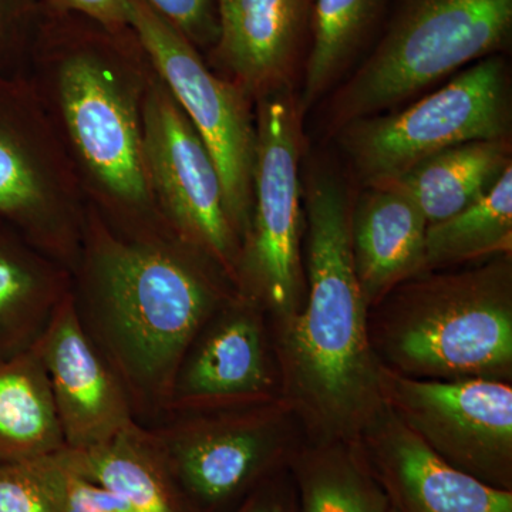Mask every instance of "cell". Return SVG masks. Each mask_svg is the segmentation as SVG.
<instances>
[{"label":"cell","mask_w":512,"mask_h":512,"mask_svg":"<svg viewBox=\"0 0 512 512\" xmlns=\"http://www.w3.org/2000/svg\"><path fill=\"white\" fill-rule=\"evenodd\" d=\"M306 296L301 311L271 325L282 394L306 441L359 439L382 412L380 363L350 248L348 187L326 168L306 178Z\"/></svg>","instance_id":"cell-1"},{"label":"cell","mask_w":512,"mask_h":512,"mask_svg":"<svg viewBox=\"0 0 512 512\" xmlns=\"http://www.w3.org/2000/svg\"><path fill=\"white\" fill-rule=\"evenodd\" d=\"M225 281L198 249L101 239L90 261L89 323L128 396L167 407L191 343L238 293Z\"/></svg>","instance_id":"cell-2"},{"label":"cell","mask_w":512,"mask_h":512,"mask_svg":"<svg viewBox=\"0 0 512 512\" xmlns=\"http://www.w3.org/2000/svg\"><path fill=\"white\" fill-rule=\"evenodd\" d=\"M380 365L421 380H512V254L424 272L369 309Z\"/></svg>","instance_id":"cell-3"},{"label":"cell","mask_w":512,"mask_h":512,"mask_svg":"<svg viewBox=\"0 0 512 512\" xmlns=\"http://www.w3.org/2000/svg\"><path fill=\"white\" fill-rule=\"evenodd\" d=\"M511 37L512 0H397L375 49L330 93V134L501 55Z\"/></svg>","instance_id":"cell-4"},{"label":"cell","mask_w":512,"mask_h":512,"mask_svg":"<svg viewBox=\"0 0 512 512\" xmlns=\"http://www.w3.org/2000/svg\"><path fill=\"white\" fill-rule=\"evenodd\" d=\"M302 117L293 89L256 100L251 221L239 255L237 292L261 306L271 325L301 311L306 296Z\"/></svg>","instance_id":"cell-5"},{"label":"cell","mask_w":512,"mask_h":512,"mask_svg":"<svg viewBox=\"0 0 512 512\" xmlns=\"http://www.w3.org/2000/svg\"><path fill=\"white\" fill-rule=\"evenodd\" d=\"M333 136L365 187L458 144L512 140L510 67L501 55L485 57L406 109L352 121Z\"/></svg>","instance_id":"cell-6"},{"label":"cell","mask_w":512,"mask_h":512,"mask_svg":"<svg viewBox=\"0 0 512 512\" xmlns=\"http://www.w3.org/2000/svg\"><path fill=\"white\" fill-rule=\"evenodd\" d=\"M128 2L130 29L214 158L242 247L251 221L256 146L248 94L237 83L215 76L190 40L148 3Z\"/></svg>","instance_id":"cell-7"},{"label":"cell","mask_w":512,"mask_h":512,"mask_svg":"<svg viewBox=\"0 0 512 512\" xmlns=\"http://www.w3.org/2000/svg\"><path fill=\"white\" fill-rule=\"evenodd\" d=\"M187 414L157 437L178 487L207 507L227 503L272 468L291 463L306 440L284 397Z\"/></svg>","instance_id":"cell-8"},{"label":"cell","mask_w":512,"mask_h":512,"mask_svg":"<svg viewBox=\"0 0 512 512\" xmlns=\"http://www.w3.org/2000/svg\"><path fill=\"white\" fill-rule=\"evenodd\" d=\"M379 383L384 406L437 456L511 491V383L412 379L382 365Z\"/></svg>","instance_id":"cell-9"},{"label":"cell","mask_w":512,"mask_h":512,"mask_svg":"<svg viewBox=\"0 0 512 512\" xmlns=\"http://www.w3.org/2000/svg\"><path fill=\"white\" fill-rule=\"evenodd\" d=\"M111 37L67 47L57 89L64 123L84 163L114 197L138 204L148 195L141 114L114 60Z\"/></svg>","instance_id":"cell-10"},{"label":"cell","mask_w":512,"mask_h":512,"mask_svg":"<svg viewBox=\"0 0 512 512\" xmlns=\"http://www.w3.org/2000/svg\"><path fill=\"white\" fill-rule=\"evenodd\" d=\"M147 178L184 244L220 266L237 289L241 239L232 227L220 173L170 90L154 83L141 111Z\"/></svg>","instance_id":"cell-11"},{"label":"cell","mask_w":512,"mask_h":512,"mask_svg":"<svg viewBox=\"0 0 512 512\" xmlns=\"http://www.w3.org/2000/svg\"><path fill=\"white\" fill-rule=\"evenodd\" d=\"M284 397L271 323L261 306L232 296L185 353L167 409H229Z\"/></svg>","instance_id":"cell-12"},{"label":"cell","mask_w":512,"mask_h":512,"mask_svg":"<svg viewBox=\"0 0 512 512\" xmlns=\"http://www.w3.org/2000/svg\"><path fill=\"white\" fill-rule=\"evenodd\" d=\"M33 346L49 377L67 448L94 446L136 423L126 387L84 329L70 296L57 303Z\"/></svg>","instance_id":"cell-13"},{"label":"cell","mask_w":512,"mask_h":512,"mask_svg":"<svg viewBox=\"0 0 512 512\" xmlns=\"http://www.w3.org/2000/svg\"><path fill=\"white\" fill-rule=\"evenodd\" d=\"M355 443L396 512H512L510 490L450 466L386 406Z\"/></svg>","instance_id":"cell-14"},{"label":"cell","mask_w":512,"mask_h":512,"mask_svg":"<svg viewBox=\"0 0 512 512\" xmlns=\"http://www.w3.org/2000/svg\"><path fill=\"white\" fill-rule=\"evenodd\" d=\"M313 0H218L215 57L256 100L293 89Z\"/></svg>","instance_id":"cell-15"},{"label":"cell","mask_w":512,"mask_h":512,"mask_svg":"<svg viewBox=\"0 0 512 512\" xmlns=\"http://www.w3.org/2000/svg\"><path fill=\"white\" fill-rule=\"evenodd\" d=\"M427 227L417 205L392 187H366L353 201L350 248L367 308L426 272Z\"/></svg>","instance_id":"cell-16"},{"label":"cell","mask_w":512,"mask_h":512,"mask_svg":"<svg viewBox=\"0 0 512 512\" xmlns=\"http://www.w3.org/2000/svg\"><path fill=\"white\" fill-rule=\"evenodd\" d=\"M73 473L117 495L133 512H187L157 434L136 423L116 436L57 453Z\"/></svg>","instance_id":"cell-17"},{"label":"cell","mask_w":512,"mask_h":512,"mask_svg":"<svg viewBox=\"0 0 512 512\" xmlns=\"http://www.w3.org/2000/svg\"><path fill=\"white\" fill-rule=\"evenodd\" d=\"M511 146V140L458 144L382 185L402 192L417 205L427 224H436L481 200L498 183L512 167Z\"/></svg>","instance_id":"cell-18"},{"label":"cell","mask_w":512,"mask_h":512,"mask_svg":"<svg viewBox=\"0 0 512 512\" xmlns=\"http://www.w3.org/2000/svg\"><path fill=\"white\" fill-rule=\"evenodd\" d=\"M63 448L49 377L35 346L0 359V464Z\"/></svg>","instance_id":"cell-19"},{"label":"cell","mask_w":512,"mask_h":512,"mask_svg":"<svg viewBox=\"0 0 512 512\" xmlns=\"http://www.w3.org/2000/svg\"><path fill=\"white\" fill-rule=\"evenodd\" d=\"M390 0H313L311 46L299 106L303 114L342 83Z\"/></svg>","instance_id":"cell-20"},{"label":"cell","mask_w":512,"mask_h":512,"mask_svg":"<svg viewBox=\"0 0 512 512\" xmlns=\"http://www.w3.org/2000/svg\"><path fill=\"white\" fill-rule=\"evenodd\" d=\"M301 512H393L355 441H306L292 457Z\"/></svg>","instance_id":"cell-21"},{"label":"cell","mask_w":512,"mask_h":512,"mask_svg":"<svg viewBox=\"0 0 512 512\" xmlns=\"http://www.w3.org/2000/svg\"><path fill=\"white\" fill-rule=\"evenodd\" d=\"M22 101L16 84L0 76V218L32 228L46 214L49 190Z\"/></svg>","instance_id":"cell-22"},{"label":"cell","mask_w":512,"mask_h":512,"mask_svg":"<svg viewBox=\"0 0 512 512\" xmlns=\"http://www.w3.org/2000/svg\"><path fill=\"white\" fill-rule=\"evenodd\" d=\"M512 254V167L481 200L427 227L426 272Z\"/></svg>","instance_id":"cell-23"},{"label":"cell","mask_w":512,"mask_h":512,"mask_svg":"<svg viewBox=\"0 0 512 512\" xmlns=\"http://www.w3.org/2000/svg\"><path fill=\"white\" fill-rule=\"evenodd\" d=\"M52 306L39 265L19 245L0 235V359L30 348L45 329Z\"/></svg>","instance_id":"cell-24"},{"label":"cell","mask_w":512,"mask_h":512,"mask_svg":"<svg viewBox=\"0 0 512 512\" xmlns=\"http://www.w3.org/2000/svg\"><path fill=\"white\" fill-rule=\"evenodd\" d=\"M0 512H57L52 454L0 464Z\"/></svg>","instance_id":"cell-25"},{"label":"cell","mask_w":512,"mask_h":512,"mask_svg":"<svg viewBox=\"0 0 512 512\" xmlns=\"http://www.w3.org/2000/svg\"><path fill=\"white\" fill-rule=\"evenodd\" d=\"M57 453L52 454L57 512H133L117 495L73 473L64 466Z\"/></svg>","instance_id":"cell-26"},{"label":"cell","mask_w":512,"mask_h":512,"mask_svg":"<svg viewBox=\"0 0 512 512\" xmlns=\"http://www.w3.org/2000/svg\"><path fill=\"white\" fill-rule=\"evenodd\" d=\"M39 16V0H0V76L26 49Z\"/></svg>","instance_id":"cell-27"},{"label":"cell","mask_w":512,"mask_h":512,"mask_svg":"<svg viewBox=\"0 0 512 512\" xmlns=\"http://www.w3.org/2000/svg\"><path fill=\"white\" fill-rule=\"evenodd\" d=\"M156 12L192 43L204 45L215 42L218 35L217 18L212 0H144Z\"/></svg>","instance_id":"cell-28"},{"label":"cell","mask_w":512,"mask_h":512,"mask_svg":"<svg viewBox=\"0 0 512 512\" xmlns=\"http://www.w3.org/2000/svg\"><path fill=\"white\" fill-rule=\"evenodd\" d=\"M47 2L57 13H76L113 32L130 29L128 0H47Z\"/></svg>","instance_id":"cell-29"},{"label":"cell","mask_w":512,"mask_h":512,"mask_svg":"<svg viewBox=\"0 0 512 512\" xmlns=\"http://www.w3.org/2000/svg\"><path fill=\"white\" fill-rule=\"evenodd\" d=\"M239 512H296L291 503L274 494H261L251 498Z\"/></svg>","instance_id":"cell-30"},{"label":"cell","mask_w":512,"mask_h":512,"mask_svg":"<svg viewBox=\"0 0 512 512\" xmlns=\"http://www.w3.org/2000/svg\"><path fill=\"white\" fill-rule=\"evenodd\" d=\"M392 508H393V507H392ZM393 512H396V511H394V510H393Z\"/></svg>","instance_id":"cell-31"}]
</instances>
